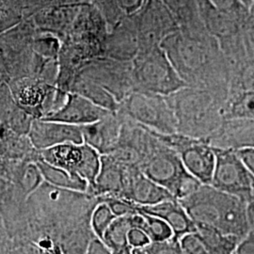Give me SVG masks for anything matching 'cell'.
Instances as JSON below:
<instances>
[{
	"label": "cell",
	"instance_id": "obj_5",
	"mask_svg": "<svg viewBox=\"0 0 254 254\" xmlns=\"http://www.w3.org/2000/svg\"><path fill=\"white\" fill-rule=\"evenodd\" d=\"M134 91L169 96L187 87L160 46L140 51L132 61Z\"/></svg>",
	"mask_w": 254,
	"mask_h": 254
},
{
	"label": "cell",
	"instance_id": "obj_13",
	"mask_svg": "<svg viewBox=\"0 0 254 254\" xmlns=\"http://www.w3.org/2000/svg\"><path fill=\"white\" fill-rule=\"evenodd\" d=\"M139 52V43L132 18H123L109 28L104 45V57L132 62Z\"/></svg>",
	"mask_w": 254,
	"mask_h": 254
},
{
	"label": "cell",
	"instance_id": "obj_20",
	"mask_svg": "<svg viewBox=\"0 0 254 254\" xmlns=\"http://www.w3.org/2000/svg\"><path fill=\"white\" fill-rule=\"evenodd\" d=\"M130 223L131 227L141 230L150 241H163L173 238V231L164 220L145 213L130 214Z\"/></svg>",
	"mask_w": 254,
	"mask_h": 254
},
{
	"label": "cell",
	"instance_id": "obj_32",
	"mask_svg": "<svg viewBox=\"0 0 254 254\" xmlns=\"http://www.w3.org/2000/svg\"><path fill=\"white\" fill-rule=\"evenodd\" d=\"M239 160L244 164L246 168L254 173V147H243L235 150Z\"/></svg>",
	"mask_w": 254,
	"mask_h": 254
},
{
	"label": "cell",
	"instance_id": "obj_21",
	"mask_svg": "<svg viewBox=\"0 0 254 254\" xmlns=\"http://www.w3.org/2000/svg\"><path fill=\"white\" fill-rule=\"evenodd\" d=\"M68 142L82 143V129L67 126H50L42 131L37 139L38 145L45 150Z\"/></svg>",
	"mask_w": 254,
	"mask_h": 254
},
{
	"label": "cell",
	"instance_id": "obj_30",
	"mask_svg": "<svg viewBox=\"0 0 254 254\" xmlns=\"http://www.w3.org/2000/svg\"><path fill=\"white\" fill-rule=\"evenodd\" d=\"M46 96V89L39 85H32L22 90L19 98L21 103L27 106H36L44 100Z\"/></svg>",
	"mask_w": 254,
	"mask_h": 254
},
{
	"label": "cell",
	"instance_id": "obj_17",
	"mask_svg": "<svg viewBox=\"0 0 254 254\" xmlns=\"http://www.w3.org/2000/svg\"><path fill=\"white\" fill-rule=\"evenodd\" d=\"M173 198L170 192L147 178L136 168L130 175L122 199L137 205H152Z\"/></svg>",
	"mask_w": 254,
	"mask_h": 254
},
{
	"label": "cell",
	"instance_id": "obj_24",
	"mask_svg": "<svg viewBox=\"0 0 254 254\" xmlns=\"http://www.w3.org/2000/svg\"><path fill=\"white\" fill-rule=\"evenodd\" d=\"M196 233L210 254H233L240 242L235 237L223 235L209 228H196Z\"/></svg>",
	"mask_w": 254,
	"mask_h": 254
},
{
	"label": "cell",
	"instance_id": "obj_18",
	"mask_svg": "<svg viewBox=\"0 0 254 254\" xmlns=\"http://www.w3.org/2000/svg\"><path fill=\"white\" fill-rule=\"evenodd\" d=\"M110 111L102 109L88 99H73L68 108L60 114L58 120L73 124L91 125L107 116Z\"/></svg>",
	"mask_w": 254,
	"mask_h": 254
},
{
	"label": "cell",
	"instance_id": "obj_34",
	"mask_svg": "<svg viewBox=\"0 0 254 254\" xmlns=\"http://www.w3.org/2000/svg\"><path fill=\"white\" fill-rule=\"evenodd\" d=\"M85 254H113L105 243L96 236L92 238Z\"/></svg>",
	"mask_w": 254,
	"mask_h": 254
},
{
	"label": "cell",
	"instance_id": "obj_29",
	"mask_svg": "<svg viewBox=\"0 0 254 254\" xmlns=\"http://www.w3.org/2000/svg\"><path fill=\"white\" fill-rule=\"evenodd\" d=\"M7 254H44L40 247L28 238L10 239Z\"/></svg>",
	"mask_w": 254,
	"mask_h": 254
},
{
	"label": "cell",
	"instance_id": "obj_14",
	"mask_svg": "<svg viewBox=\"0 0 254 254\" xmlns=\"http://www.w3.org/2000/svg\"><path fill=\"white\" fill-rule=\"evenodd\" d=\"M207 144L213 148L232 150L254 147V119H225L218 130L210 136Z\"/></svg>",
	"mask_w": 254,
	"mask_h": 254
},
{
	"label": "cell",
	"instance_id": "obj_26",
	"mask_svg": "<svg viewBox=\"0 0 254 254\" xmlns=\"http://www.w3.org/2000/svg\"><path fill=\"white\" fill-rule=\"evenodd\" d=\"M116 218L106 202L99 201L91 213V226L94 236L102 240L105 232Z\"/></svg>",
	"mask_w": 254,
	"mask_h": 254
},
{
	"label": "cell",
	"instance_id": "obj_12",
	"mask_svg": "<svg viewBox=\"0 0 254 254\" xmlns=\"http://www.w3.org/2000/svg\"><path fill=\"white\" fill-rule=\"evenodd\" d=\"M136 168L137 167L121 163L109 154L101 155L99 173L94 185L87 193L96 197L109 196L122 199L129 177Z\"/></svg>",
	"mask_w": 254,
	"mask_h": 254
},
{
	"label": "cell",
	"instance_id": "obj_4",
	"mask_svg": "<svg viewBox=\"0 0 254 254\" xmlns=\"http://www.w3.org/2000/svg\"><path fill=\"white\" fill-rule=\"evenodd\" d=\"M138 169L147 178L170 192L176 200L189 196L201 185L185 169L178 154L158 138Z\"/></svg>",
	"mask_w": 254,
	"mask_h": 254
},
{
	"label": "cell",
	"instance_id": "obj_31",
	"mask_svg": "<svg viewBox=\"0 0 254 254\" xmlns=\"http://www.w3.org/2000/svg\"><path fill=\"white\" fill-rule=\"evenodd\" d=\"M128 242L132 249H136L147 245L151 241L141 230L132 227L128 232Z\"/></svg>",
	"mask_w": 254,
	"mask_h": 254
},
{
	"label": "cell",
	"instance_id": "obj_25",
	"mask_svg": "<svg viewBox=\"0 0 254 254\" xmlns=\"http://www.w3.org/2000/svg\"><path fill=\"white\" fill-rule=\"evenodd\" d=\"M82 91L84 95L87 96L88 100L91 101L102 109H107L110 112H116L118 110L120 104L117 100L109 91L103 89L95 82L91 81V79L88 78L83 83Z\"/></svg>",
	"mask_w": 254,
	"mask_h": 254
},
{
	"label": "cell",
	"instance_id": "obj_15",
	"mask_svg": "<svg viewBox=\"0 0 254 254\" xmlns=\"http://www.w3.org/2000/svg\"><path fill=\"white\" fill-rule=\"evenodd\" d=\"M132 204L135 212H142L164 220L173 231V239L179 240L183 236L196 232L195 224L180 202L174 198L152 205Z\"/></svg>",
	"mask_w": 254,
	"mask_h": 254
},
{
	"label": "cell",
	"instance_id": "obj_11",
	"mask_svg": "<svg viewBox=\"0 0 254 254\" xmlns=\"http://www.w3.org/2000/svg\"><path fill=\"white\" fill-rule=\"evenodd\" d=\"M139 43V52L160 46L165 38L179 30L175 19L159 5H150L140 15L134 17Z\"/></svg>",
	"mask_w": 254,
	"mask_h": 254
},
{
	"label": "cell",
	"instance_id": "obj_27",
	"mask_svg": "<svg viewBox=\"0 0 254 254\" xmlns=\"http://www.w3.org/2000/svg\"><path fill=\"white\" fill-rule=\"evenodd\" d=\"M133 254H184L179 240L151 241L147 245L133 249Z\"/></svg>",
	"mask_w": 254,
	"mask_h": 254
},
{
	"label": "cell",
	"instance_id": "obj_6",
	"mask_svg": "<svg viewBox=\"0 0 254 254\" xmlns=\"http://www.w3.org/2000/svg\"><path fill=\"white\" fill-rule=\"evenodd\" d=\"M116 112L156 133H177L176 119L165 96L133 91L120 103Z\"/></svg>",
	"mask_w": 254,
	"mask_h": 254
},
{
	"label": "cell",
	"instance_id": "obj_16",
	"mask_svg": "<svg viewBox=\"0 0 254 254\" xmlns=\"http://www.w3.org/2000/svg\"><path fill=\"white\" fill-rule=\"evenodd\" d=\"M123 117L117 112H110L99 121L82 128L83 142L95 149L101 155L108 154L118 142Z\"/></svg>",
	"mask_w": 254,
	"mask_h": 254
},
{
	"label": "cell",
	"instance_id": "obj_7",
	"mask_svg": "<svg viewBox=\"0 0 254 254\" xmlns=\"http://www.w3.org/2000/svg\"><path fill=\"white\" fill-rule=\"evenodd\" d=\"M213 150L216 160L210 186L248 203L254 202V173L239 160L235 150L218 148Z\"/></svg>",
	"mask_w": 254,
	"mask_h": 254
},
{
	"label": "cell",
	"instance_id": "obj_22",
	"mask_svg": "<svg viewBox=\"0 0 254 254\" xmlns=\"http://www.w3.org/2000/svg\"><path fill=\"white\" fill-rule=\"evenodd\" d=\"M43 165V173L47 184L60 189L78 192H88L89 185L78 176H74L61 168L55 167L46 161Z\"/></svg>",
	"mask_w": 254,
	"mask_h": 254
},
{
	"label": "cell",
	"instance_id": "obj_2",
	"mask_svg": "<svg viewBox=\"0 0 254 254\" xmlns=\"http://www.w3.org/2000/svg\"><path fill=\"white\" fill-rule=\"evenodd\" d=\"M196 228H209L241 241L254 231V201L200 185L189 196L177 200Z\"/></svg>",
	"mask_w": 254,
	"mask_h": 254
},
{
	"label": "cell",
	"instance_id": "obj_3",
	"mask_svg": "<svg viewBox=\"0 0 254 254\" xmlns=\"http://www.w3.org/2000/svg\"><path fill=\"white\" fill-rule=\"evenodd\" d=\"M174 117L178 134L207 143L224 122V102L210 91L184 87L166 96Z\"/></svg>",
	"mask_w": 254,
	"mask_h": 254
},
{
	"label": "cell",
	"instance_id": "obj_19",
	"mask_svg": "<svg viewBox=\"0 0 254 254\" xmlns=\"http://www.w3.org/2000/svg\"><path fill=\"white\" fill-rule=\"evenodd\" d=\"M131 228L130 215L117 217L105 232L102 241L113 254H133L128 242V232Z\"/></svg>",
	"mask_w": 254,
	"mask_h": 254
},
{
	"label": "cell",
	"instance_id": "obj_10",
	"mask_svg": "<svg viewBox=\"0 0 254 254\" xmlns=\"http://www.w3.org/2000/svg\"><path fill=\"white\" fill-rule=\"evenodd\" d=\"M95 82L117 100L119 104L134 91L132 62H123L108 57L92 59L87 72Z\"/></svg>",
	"mask_w": 254,
	"mask_h": 254
},
{
	"label": "cell",
	"instance_id": "obj_9",
	"mask_svg": "<svg viewBox=\"0 0 254 254\" xmlns=\"http://www.w3.org/2000/svg\"><path fill=\"white\" fill-rule=\"evenodd\" d=\"M165 145L174 150L185 169L202 185H210L215 167V153L211 146L200 139L178 133L164 135L153 131Z\"/></svg>",
	"mask_w": 254,
	"mask_h": 254
},
{
	"label": "cell",
	"instance_id": "obj_23",
	"mask_svg": "<svg viewBox=\"0 0 254 254\" xmlns=\"http://www.w3.org/2000/svg\"><path fill=\"white\" fill-rule=\"evenodd\" d=\"M254 91H240L228 95L223 106L225 119H254Z\"/></svg>",
	"mask_w": 254,
	"mask_h": 254
},
{
	"label": "cell",
	"instance_id": "obj_28",
	"mask_svg": "<svg viewBox=\"0 0 254 254\" xmlns=\"http://www.w3.org/2000/svg\"><path fill=\"white\" fill-rule=\"evenodd\" d=\"M179 242L184 254H210L196 232L183 236Z\"/></svg>",
	"mask_w": 254,
	"mask_h": 254
},
{
	"label": "cell",
	"instance_id": "obj_8",
	"mask_svg": "<svg viewBox=\"0 0 254 254\" xmlns=\"http://www.w3.org/2000/svg\"><path fill=\"white\" fill-rule=\"evenodd\" d=\"M43 157L46 163L85 180L89 185V190L100 170L101 154L84 142H68L48 148L43 152Z\"/></svg>",
	"mask_w": 254,
	"mask_h": 254
},
{
	"label": "cell",
	"instance_id": "obj_33",
	"mask_svg": "<svg viewBox=\"0 0 254 254\" xmlns=\"http://www.w3.org/2000/svg\"><path fill=\"white\" fill-rule=\"evenodd\" d=\"M233 254H254V231L237 244Z\"/></svg>",
	"mask_w": 254,
	"mask_h": 254
},
{
	"label": "cell",
	"instance_id": "obj_1",
	"mask_svg": "<svg viewBox=\"0 0 254 254\" xmlns=\"http://www.w3.org/2000/svg\"><path fill=\"white\" fill-rule=\"evenodd\" d=\"M160 47L187 86L210 91L225 103L229 72L217 38L207 30H178L165 38Z\"/></svg>",
	"mask_w": 254,
	"mask_h": 254
}]
</instances>
